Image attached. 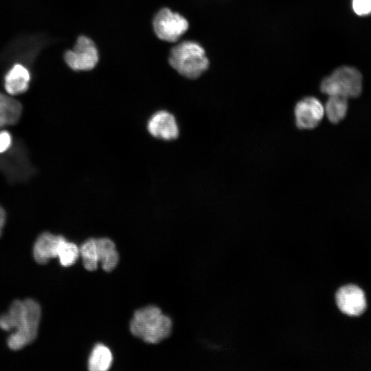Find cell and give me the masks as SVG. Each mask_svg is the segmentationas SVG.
Returning <instances> with one entry per match:
<instances>
[{"instance_id": "cell-6", "label": "cell", "mask_w": 371, "mask_h": 371, "mask_svg": "<svg viewBox=\"0 0 371 371\" xmlns=\"http://www.w3.org/2000/svg\"><path fill=\"white\" fill-rule=\"evenodd\" d=\"M66 65L76 72H87L96 67L100 61V52L94 41L86 36H79L71 49L63 56Z\"/></svg>"}, {"instance_id": "cell-9", "label": "cell", "mask_w": 371, "mask_h": 371, "mask_svg": "<svg viewBox=\"0 0 371 371\" xmlns=\"http://www.w3.org/2000/svg\"><path fill=\"white\" fill-rule=\"evenodd\" d=\"M147 130L153 137L161 140H174L179 135V128L175 115L166 110L156 111L150 117Z\"/></svg>"}, {"instance_id": "cell-12", "label": "cell", "mask_w": 371, "mask_h": 371, "mask_svg": "<svg viewBox=\"0 0 371 371\" xmlns=\"http://www.w3.org/2000/svg\"><path fill=\"white\" fill-rule=\"evenodd\" d=\"M22 110L19 100L0 91V129L16 124L21 117Z\"/></svg>"}, {"instance_id": "cell-14", "label": "cell", "mask_w": 371, "mask_h": 371, "mask_svg": "<svg viewBox=\"0 0 371 371\" xmlns=\"http://www.w3.org/2000/svg\"><path fill=\"white\" fill-rule=\"evenodd\" d=\"M112 362L113 355L110 349L103 344H97L89 355L88 368L90 371H106Z\"/></svg>"}, {"instance_id": "cell-2", "label": "cell", "mask_w": 371, "mask_h": 371, "mask_svg": "<svg viewBox=\"0 0 371 371\" xmlns=\"http://www.w3.org/2000/svg\"><path fill=\"white\" fill-rule=\"evenodd\" d=\"M168 63L177 74L191 80L199 78L210 65L204 47L192 40L176 43L170 49Z\"/></svg>"}, {"instance_id": "cell-4", "label": "cell", "mask_w": 371, "mask_h": 371, "mask_svg": "<svg viewBox=\"0 0 371 371\" xmlns=\"http://www.w3.org/2000/svg\"><path fill=\"white\" fill-rule=\"evenodd\" d=\"M320 90L328 95L358 97L362 90V76L354 67H339L322 80Z\"/></svg>"}, {"instance_id": "cell-3", "label": "cell", "mask_w": 371, "mask_h": 371, "mask_svg": "<svg viewBox=\"0 0 371 371\" xmlns=\"http://www.w3.org/2000/svg\"><path fill=\"white\" fill-rule=\"evenodd\" d=\"M132 335L148 344H157L171 333L172 321L154 305L137 310L129 325Z\"/></svg>"}, {"instance_id": "cell-7", "label": "cell", "mask_w": 371, "mask_h": 371, "mask_svg": "<svg viewBox=\"0 0 371 371\" xmlns=\"http://www.w3.org/2000/svg\"><path fill=\"white\" fill-rule=\"evenodd\" d=\"M324 115V107L315 97L306 96L294 108L295 122L300 129H313L318 126Z\"/></svg>"}, {"instance_id": "cell-18", "label": "cell", "mask_w": 371, "mask_h": 371, "mask_svg": "<svg viewBox=\"0 0 371 371\" xmlns=\"http://www.w3.org/2000/svg\"><path fill=\"white\" fill-rule=\"evenodd\" d=\"M352 9L359 16L371 14V0H352Z\"/></svg>"}, {"instance_id": "cell-15", "label": "cell", "mask_w": 371, "mask_h": 371, "mask_svg": "<svg viewBox=\"0 0 371 371\" xmlns=\"http://www.w3.org/2000/svg\"><path fill=\"white\" fill-rule=\"evenodd\" d=\"M347 99L341 95H328L324 113L330 122L337 124L344 118L348 110Z\"/></svg>"}, {"instance_id": "cell-13", "label": "cell", "mask_w": 371, "mask_h": 371, "mask_svg": "<svg viewBox=\"0 0 371 371\" xmlns=\"http://www.w3.org/2000/svg\"><path fill=\"white\" fill-rule=\"evenodd\" d=\"M98 261L103 271H112L120 261V255L114 242L106 237L96 238Z\"/></svg>"}, {"instance_id": "cell-20", "label": "cell", "mask_w": 371, "mask_h": 371, "mask_svg": "<svg viewBox=\"0 0 371 371\" xmlns=\"http://www.w3.org/2000/svg\"><path fill=\"white\" fill-rule=\"evenodd\" d=\"M6 214L4 209L0 205V236L1 235L2 229L5 223Z\"/></svg>"}, {"instance_id": "cell-10", "label": "cell", "mask_w": 371, "mask_h": 371, "mask_svg": "<svg viewBox=\"0 0 371 371\" xmlns=\"http://www.w3.org/2000/svg\"><path fill=\"white\" fill-rule=\"evenodd\" d=\"M65 238L50 232H43L38 236L33 247L34 260L44 265L56 258L59 246Z\"/></svg>"}, {"instance_id": "cell-17", "label": "cell", "mask_w": 371, "mask_h": 371, "mask_svg": "<svg viewBox=\"0 0 371 371\" xmlns=\"http://www.w3.org/2000/svg\"><path fill=\"white\" fill-rule=\"evenodd\" d=\"M80 256V247L74 243L65 238L60 243L57 258L63 267H70L76 263Z\"/></svg>"}, {"instance_id": "cell-16", "label": "cell", "mask_w": 371, "mask_h": 371, "mask_svg": "<svg viewBox=\"0 0 371 371\" xmlns=\"http://www.w3.org/2000/svg\"><path fill=\"white\" fill-rule=\"evenodd\" d=\"M80 256L82 258L83 267L87 271H95L99 265L96 238L86 240L80 247Z\"/></svg>"}, {"instance_id": "cell-5", "label": "cell", "mask_w": 371, "mask_h": 371, "mask_svg": "<svg viewBox=\"0 0 371 371\" xmlns=\"http://www.w3.org/2000/svg\"><path fill=\"white\" fill-rule=\"evenodd\" d=\"M151 25L154 34L159 40L176 43L187 32L190 23L181 13L163 7L154 14Z\"/></svg>"}, {"instance_id": "cell-11", "label": "cell", "mask_w": 371, "mask_h": 371, "mask_svg": "<svg viewBox=\"0 0 371 371\" xmlns=\"http://www.w3.org/2000/svg\"><path fill=\"white\" fill-rule=\"evenodd\" d=\"M31 74L23 65L16 63L5 73L3 86L8 94L14 96L26 92L29 88Z\"/></svg>"}, {"instance_id": "cell-19", "label": "cell", "mask_w": 371, "mask_h": 371, "mask_svg": "<svg viewBox=\"0 0 371 371\" xmlns=\"http://www.w3.org/2000/svg\"><path fill=\"white\" fill-rule=\"evenodd\" d=\"M11 134L5 130L0 131V154L6 152L12 146Z\"/></svg>"}, {"instance_id": "cell-1", "label": "cell", "mask_w": 371, "mask_h": 371, "mask_svg": "<svg viewBox=\"0 0 371 371\" xmlns=\"http://www.w3.org/2000/svg\"><path fill=\"white\" fill-rule=\"evenodd\" d=\"M41 317V306L34 300H14L0 315V328L13 330L7 340L8 347L18 350L31 344L37 337Z\"/></svg>"}, {"instance_id": "cell-8", "label": "cell", "mask_w": 371, "mask_h": 371, "mask_svg": "<svg viewBox=\"0 0 371 371\" xmlns=\"http://www.w3.org/2000/svg\"><path fill=\"white\" fill-rule=\"evenodd\" d=\"M336 303L339 310L350 316H359L366 308V299L363 290L357 285L341 286L336 293Z\"/></svg>"}]
</instances>
